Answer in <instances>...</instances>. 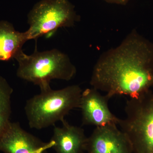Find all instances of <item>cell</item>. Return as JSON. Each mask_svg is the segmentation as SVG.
<instances>
[{"mask_svg": "<svg viewBox=\"0 0 153 153\" xmlns=\"http://www.w3.org/2000/svg\"><path fill=\"white\" fill-rule=\"evenodd\" d=\"M110 97L102 95L92 87L82 91L79 106L82 114V125L101 126L115 123L117 125L119 118L113 114L108 106Z\"/></svg>", "mask_w": 153, "mask_h": 153, "instance_id": "obj_8", "label": "cell"}, {"mask_svg": "<svg viewBox=\"0 0 153 153\" xmlns=\"http://www.w3.org/2000/svg\"><path fill=\"white\" fill-rule=\"evenodd\" d=\"M116 124L96 127L87 137V153H133L128 138Z\"/></svg>", "mask_w": 153, "mask_h": 153, "instance_id": "obj_7", "label": "cell"}, {"mask_svg": "<svg viewBox=\"0 0 153 153\" xmlns=\"http://www.w3.org/2000/svg\"><path fill=\"white\" fill-rule=\"evenodd\" d=\"M126 117L117 125L128 138L133 153H153V94L151 91L126 103Z\"/></svg>", "mask_w": 153, "mask_h": 153, "instance_id": "obj_4", "label": "cell"}, {"mask_svg": "<svg viewBox=\"0 0 153 153\" xmlns=\"http://www.w3.org/2000/svg\"><path fill=\"white\" fill-rule=\"evenodd\" d=\"M27 32H20L10 22H0V61L16 58L22 47L29 41Z\"/></svg>", "mask_w": 153, "mask_h": 153, "instance_id": "obj_10", "label": "cell"}, {"mask_svg": "<svg viewBox=\"0 0 153 153\" xmlns=\"http://www.w3.org/2000/svg\"><path fill=\"white\" fill-rule=\"evenodd\" d=\"M28 100L25 111L32 128L41 130L63 122L71 110L79 108L82 92L79 85H69L59 90L50 86Z\"/></svg>", "mask_w": 153, "mask_h": 153, "instance_id": "obj_2", "label": "cell"}, {"mask_svg": "<svg viewBox=\"0 0 153 153\" xmlns=\"http://www.w3.org/2000/svg\"><path fill=\"white\" fill-rule=\"evenodd\" d=\"M91 85L115 95L134 98L153 86V43L133 30L120 45L102 54L94 67Z\"/></svg>", "mask_w": 153, "mask_h": 153, "instance_id": "obj_1", "label": "cell"}, {"mask_svg": "<svg viewBox=\"0 0 153 153\" xmlns=\"http://www.w3.org/2000/svg\"><path fill=\"white\" fill-rule=\"evenodd\" d=\"M79 20L74 6L68 0H41L27 16L29 40H37L62 27H73Z\"/></svg>", "mask_w": 153, "mask_h": 153, "instance_id": "obj_5", "label": "cell"}, {"mask_svg": "<svg viewBox=\"0 0 153 153\" xmlns=\"http://www.w3.org/2000/svg\"><path fill=\"white\" fill-rule=\"evenodd\" d=\"M51 140L42 141L24 129L19 123H11L0 136V151L4 153H48Z\"/></svg>", "mask_w": 153, "mask_h": 153, "instance_id": "obj_6", "label": "cell"}, {"mask_svg": "<svg viewBox=\"0 0 153 153\" xmlns=\"http://www.w3.org/2000/svg\"><path fill=\"white\" fill-rule=\"evenodd\" d=\"M13 92V88L7 80L0 76V136L10 123Z\"/></svg>", "mask_w": 153, "mask_h": 153, "instance_id": "obj_11", "label": "cell"}, {"mask_svg": "<svg viewBox=\"0 0 153 153\" xmlns=\"http://www.w3.org/2000/svg\"><path fill=\"white\" fill-rule=\"evenodd\" d=\"M15 59L19 63L17 76L38 85L40 89L50 86L52 79L68 81L76 74V67L68 55L57 49L36 50L30 55L22 51Z\"/></svg>", "mask_w": 153, "mask_h": 153, "instance_id": "obj_3", "label": "cell"}, {"mask_svg": "<svg viewBox=\"0 0 153 153\" xmlns=\"http://www.w3.org/2000/svg\"><path fill=\"white\" fill-rule=\"evenodd\" d=\"M61 127L55 126L50 140L56 153H82L85 151L87 137L83 129L69 124L66 120Z\"/></svg>", "mask_w": 153, "mask_h": 153, "instance_id": "obj_9", "label": "cell"}, {"mask_svg": "<svg viewBox=\"0 0 153 153\" xmlns=\"http://www.w3.org/2000/svg\"><path fill=\"white\" fill-rule=\"evenodd\" d=\"M106 2L110 4H116L121 5H125L130 0H104Z\"/></svg>", "mask_w": 153, "mask_h": 153, "instance_id": "obj_12", "label": "cell"}]
</instances>
